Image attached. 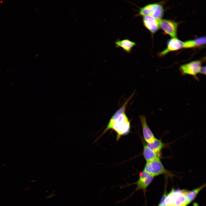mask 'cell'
Returning <instances> with one entry per match:
<instances>
[{
	"instance_id": "cell-14",
	"label": "cell",
	"mask_w": 206,
	"mask_h": 206,
	"mask_svg": "<svg viewBox=\"0 0 206 206\" xmlns=\"http://www.w3.org/2000/svg\"><path fill=\"white\" fill-rule=\"evenodd\" d=\"M147 145L156 153L161 156V152L164 146L161 140L156 138L152 142L147 143Z\"/></svg>"
},
{
	"instance_id": "cell-4",
	"label": "cell",
	"mask_w": 206,
	"mask_h": 206,
	"mask_svg": "<svg viewBox=\"0 0 206 206\" xmlns=\"http://www.w3.org/2000/svg\"><path fill=\"white\" fill-rule=\"evenodd\" d=\"M201 65V60H194L181 65L179 67V70L181 75H189L196 78L197 75L199 73Z\"/></svg>"
},
{
	"instance_id": "cell-5",
	"label": "cell",
	"mask_w": 206,
	"mask_h": 206,
	"mask_svg": "<svg viewBox=\"0 0 206 206\" xmlns=\"http://www.w3.org/2000/svg\"><path fill=\"white\" fill-rule=\"evenodd\" d=\"M160 27L164 32L172 37H176L177 35L178 23L175 21L170 19H159Z\"/></svg>"
},
{
	"instance_id": "cell-7",
	"label": "cell",
	"mask_w": 206,
	"mask_h": 206,
	"mask_svg": "<svg viewBox=\"0 0 206 206\" xmlns=\"http://www.w3.org/2000/svg\"><path fill=\"white\" fill-rule=\"evenodd\" d=\"M183 42L176 37L169 39L167 43L166 48L159 54L160 56H163L171 51H176L183 47Z\"/></svg>"
},
{
	"instance_id": "cell-16",
	"label": "cell",
	"mask_w": 206,
	"mask_h": 206,
	"mask_svg": "<svg viewBox=\"0 0 206 206\" xmlns=\"http://www.w3.org/2000/svg\"><path fill=\"white\" fill-rule=\"evenodd\" d=\"M200 74L205 75L206 74V67L205 66H201L199 71Z\"/></svg>"
},
{
	"instance_id": "cell-15",
	"label": "cell",
	"mask_w": 206,
	"mask_h": 206,
	"mask_svg": "<svg viewBox=\"0 0 206 206\" xmlns=\"http://www.w3.org/2000/svg\"><path fill=\"white\" fill-rule=\"evenodd\" d=\"M205 186L203 184L200 187L191 191L185 190L184 193L187 200L188 204L192 201L197 196L199 193Z\"/></svg>"
},
{
	"instance_id": "cell-11",
	"label": "cell",
	"mask_w": 206,
	"mask_h": 206,
	"mask_svg": "<svg viewBox=\"0 0 206 206\" xmlns=\"http://www.w3.org/2000/svg\"><path fill=\"white\" fill-rule=\"evenodd\" d=\"M206 43V37L203 36L183 42L184 48H191L201 46Z\"/></svg>"
},
{
	"instance_id": "cell-2",
	"label": "cell",
	"mask_w": 206,
	"mask_h": 206,
	"mask_svg": "<svg viewBox=\"0 0 206 206\" xmlns=\"http://www.w3.org/2000/svg\"><path fill=\"white\" fill-rule=\"evenodd\" d=\"M144 171L154 177L161 175L170 177H172L174 175L171 171L165 168L160 159L146 162Z\"/></svg>"
},
{
	"instance_id": "cell-12",
	"label": "cell",
	"mask_w": 206,
	"mask_h": 206,
	"mask_svg": "<svg viewBox=\"0 0 206 206\" xmlns=\"http://www.w3.org/2000/svg\"><path fill=\"white\" fill-rule=\"evenodd\" d=\"M184 190L179 189L175 195L173 200L174 206H186L188 204L184 193Z\"/></svg>"
},
{
	"instance_id": "cell-3",
	"label": "cell",
	"mask_w": 206,
	"mask_h": 206,
	"mask_svg": "<svg viewBox=\"0 0 206 206\" xmlns=\"http://www.w3.org/2000/svg\"><path fill=\"white\" fill-rule=\"evenodd\" d=\"M164 12V9L162 5L159 3H152L146 5L140 8L136 16H152L157 19H161Z\"/></svg>"
},
{
	"instance_id": "cell-13",
	"label": "cell",
	"mask_w": 206,
	"mask_h": 206,
	"mask_svg": "<svg viewBox=\"0 0 206 206\" xmlns=\"http://www.w3.org/2000/svg\"><path fill=\"white\" fill-rule=\"evenodd\" d=\"M143 154L146 162L160 159V156L149 148L146 144L144 145Z\"/></svg>"
},
{
	"instance_id": "cell-10",
	"label": "cell",
	"mask_w": 206,
	"mask_h": 206,
	"mask_svg": "<svg viewBox=\"0 0 206 206\" xmlns=\"http://www.w3.org/2000/svg\"><path fill=\"white\" fill-rule=\"evenodd\" d=\"M116 47V48L121 47L127 53H130L132 48L136 45V43L131 41L128 39L122 40L118 39L115 42Z\"/></svg>"
},
{
	"instance_id": "cell-1",
	"label": "cell",
	"mask_w": 206,
	"mask_h": 206,
	"mask_svg": "<svg viewBox=\"0 0 206 206\" xmlns=\"http://www.w3.org/2000/svg\"><path fill=\"white\" fill-rule=\"evenodd\" d=\"M126 106L123 105L112 116L108 125L103 132L110 129H113L117 133V140L121 135L126 134L129 132L130 122L125 112Z\"/></svg>"
},
{
	"instance_id": "cell-6",
	"label": "cell",
	"mask_w": 206,
	"mask_h": 206,
	"mask_svg": "<svg viewBox=\"0 0 206 206\" xmlns=\"http://www.w3.org/2000/svg\"><path fill=\"white\" fill-rule=\"evenodd\" d=\"M154 177L143 170L140 173L138 180L131 185H136L135 191L142 190L145 193L147 188L152 181Z\"/></svg>"
},
{
	"instance_id": "cell-17",
	"label": "cell",
	"mask_w": 206,
	"mask_h": 206,
	"mask_svg": "<svg viewBox=\"0 0 206 206\" xmlns=\"http://www.w3.org/2000/svg\"><path fill=\"white\" fill-rule=\"evenodd\" d=\"M158 206H166L163 199L162 198Z\"/></svg>"
},
{
	"instance_id": "cell-8",
	"label": "cell",
	"mask_w": 206,
	"mask_h": 206,
	"mask_svg": "<svg viewBox=\"0 0 206 206\" xmlns=\"http://www.w3.org/2000/svg\"><path fill=\"white\" fill-rule=\"evenodd\" d=\"M142 22L144 27L152 33H155L159 28V19L152 16L147 15L143 16Z\"/></svg>"
},
{
	"instance_id": "cell-9",
	"label": "cell",
	"mask_w": 206,
	"mask_h": 206,
	"mask_svg": "<svg viewBox=\"0 0 206 206\" xmlns=\"http://www.w3.org/2000/svg\"><path fill=\"white\" fill-rule=\"evenodd\" d=\"M140 118L144 139L147 143H150L156 138L148 125L145 116L141 115L140 116Z\"/></svg>"
}]
</instances>
